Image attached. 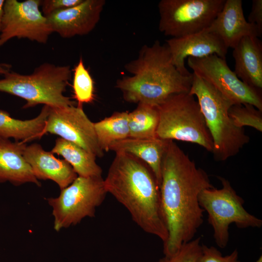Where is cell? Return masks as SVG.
Wrapping results in <instances>:
<instances>
[{
	"label": "cell",
	"instance_id": "cell-1",
	"mask_svg": "<svg viewBox=\"0 0 262 262\" xmlns=\"http://www.w3.org/2000/svg\"><path fill=\"white\" fill-rule=\"evenodd\" d=\"M214 186L207 173L173 140H169L162 160L160 186L161 208L168 231L163 243L165 256L174 254L193 239L203 222L204 211L198 196Z\"/></svg>",
	"mask_w": 262,
	"mask_h": 262
},
{
	"label": "cell",
	"instance_id": "cell-2",
	"mask_svg": "<svg viewBox=\"0 0 262 262\" xmlns=\"http://www.w3.org/2000/svg\"><path fill=\"white\" fill-rule=\"evenodd\" d=\"M104 184L107 193L126 208L142 230L165 242L168 231L162 211L160 186L145 163L131 154L116 152Z\"/></svg>",
	"mask_w": 262,
	"mask_h": 262
},
{
	"label": "cell",
	"instance_id": "cell-3",
	"mask_svg": "<svg viewBox=\"0 0 262 262\" xmlns=\"http://www.w3.org/2000/svg\"><path fill=\"white\" fill-rule=\"evenodd\" d=\"M124 68L131 75L118 79L115 87L130 103L158 106L173 95L189 93L191 88L193 74L182 75L173 64L167 45L158 40L144 45Z\"/></svg>",
	"mask_w": 262,
	"mask_h": 262
},
{
	"label": "cell",
	"instance_id": "cell-4",
	"mask_svg": "<svg viewBox=\"0 0 262 262\" xmlns=\"http://www.w3.org/2000/svg\"><path fill=\"white\" fill-rule=\"evenodd\" d=\"M189 93L196 98L211 135L214 158L224 161L238 154L249 143L243 128L236 127L230 118L233 103L207 81L192 73Z\"/></svg>",
	"mask_w": 262,
	"mask_h": 262
},
{
	"label": "cell",
	"instance_id": "cell-5",
	"mask_svg": "<svg viewBox=\"0 0 262 262\" xmlns=\"http://www.w3.org/2000/svg\"><path fill=\"white\" fill-rule=\"evenodd\" d=\"M71 77L69 66L45 63L30 74L11 71L4 74L0 79V92L25 100L24 108L40 104L51 108L73 106L75 102L64 94Z\"/></svg>",
	"mask_w": 262,
	"mask_h": 262
},
{
	"label": "cell",
	"instance_id": "cell-6",
	"mask_svg": "<svg viewBox=\"0 0 262 262\" xmlns=\"http://www.w3.org/2000/svg\"><path fill=\"white\" fill-rule=\"evenodd\" d=\"M157 107V137L196 144L212 152L213 141L194 96L189 93L174 94Z\"/></svg>",
	"mask_w": 262,
	"mask_h": 262
},
{
	"label": "cell",
	"instance_id": "cell-7",
	"mask_svg": "<svg viewBox=\"0 0 262 262\" xmlns=\"http://www.w3.org/2000/svg\"><path fill=\"white\" fill-rule=\"evenodd\" d=\"M222 188L203 190L198 196L200 207L208 213L216 245L224 248L229 240V226L234 223L239 229L260 228L262 220L247 212L243 206L244 199L237 195L230 182L218 177Z\"/></svg>",
	"mask_w": 262,
	"mask_h": 262
},
{
	"label": "cell",
	"instance_id": "cell-8",
	"mask_svg": "<svg viewBox=\"0 0 262 262\" xmlns=\"http://www.w3.org/2000/svg\"><path fill=\"white\" fill-rule=\"evenodd\" d=\"M107 193L102 176H78L61 190L59 196L46 199L52 209L54 229L59 231L77 225L85 217H94Z\"/></svg>",
	"mask_w": 262,
	"mask_h": 262
},
{
	"label": "cell",
	"instance_id": "cell-9",
	"mask_svg": "<svg viewBox=\"0 0 262 262\" xmlns=\"http://www.w3.org/2000/svg\"><path fill=\"white\" fill-rule=\"evenodd\" d=\"M226 0H161L158 4L159 30L171 38L195 34L207 29Z\"/></svg>",
	"mask_w": 262,
	"mask_h": 262
},
{
	"label": "cell",
	"instance_id": "cell-10",
	"mask_svg": "<svg viewBox=\"0 0 262 262\" xmlns=\"http://www.w3.org/2000/svg\"><path fill=\"white\" fill-rule=\"evenodd\" d=\"M187 65L234 104H250L262 111L261 91L242 81L228 66L225 59L216 54L201 58L189 57Z\"/></svg>",
	"mask_w": 262,
	"mask_h": 262
},
{
	"label": "cell",
	"instance_id": "cell-11",
	"mask_svg": "<svg viewBox=\"0 0 262 262\" xmlns=\"http://www.w3.org/2000/svg\"><path fill=\"white\" fill-rule=\"evenodd\" d=\"M40 0H5L0 47L15 37L43 44L47 42L53 32L40 10Z\"/></svg>",
	"mask_w": 262,
	"mask_h": 262
},
{
	"label": "cell",
	"instance_id": "cell-12",
	"mask_svg": "<svg viewBox=\"0 0 262 262\" xmlns=\"http://www.w3.org/2000/svg\"><path fill=\"white\" fill-rule=\"evenodd\" d=\"M45 132L59 135L96 157L104 155L98 141L94 123L87 116L82 106L50 107Z\"/></svg>",
	"mask_w": 262,
	"mask_h": 262
},
{
	"label": "cell",
	"instance_id": "cell-13",
	"mask_svg": "<svg viewBox=\"0 0 262 262\" xmlns=\"http://www.w3.org/2000/svg\"><path fill=\"white\" fill-rule=\"evenodd\" d=\"M105 4L104 0H82L74 7L47 16L53 33L64 38L88 34L98 22Z\"/></svg>",
	"mask_w": 262,
	"mask_h": 262
},
{
	"label": "cell",
	"instance_id": "cell-14",
	"mask_svg": "<svg viewBox=\"0 0 262 262\" xmlns=\"http://www.w3.org/2000/svg\"><path fill=\"white\" fill-rule=\"evenodd\" d=\"M165 44L174 65L182 75L187 76L192 73L185 66L186 58H201L216 54L226 59L228 49L217 35L206 30L179 38H170L166 40Z\"/></svg>",
	"mask_w": 262,
	"mask_h": 262
},
{
	"label": "cell",
	"instance_id": "cell-15",
	"mask_svg": "<svg viewBox=\"0 0 262 262\" xmlns=\"http://www.w3.org/2000/svg\"><path fill=\"white\" fill-rule=\"evenodd\" d=\"M205 30L217 35L228 49H233L245 36L259 37L262 34L245 18L242 0H226L221 10Z\"/></svg>",
	"mask_w": 262,
	"mask_h": 262
},
{
	"label": "cell",
	"instance_id": "cell-16",
	"mask_svg": "<svg viewBox=\"0 0 262 262\" xmlns=\"http://www.w3.org/2000/svg\"><path fill=\"white\" fill-rule=\"evenodd\" d=\"M23 156L37 180H50L62 190L69 185L78 176L65 160L56 158L51 152L44 150L38 144L26 146Z\"/></svg>",
	"mask_w": 262,
	"mask_h": 262
},
{
	"label": "cell",
	"instance_id": "cell-17",
	"mask_svg": "<svg viewBox=\"0 0 262 262\" xmlns=\"http://www.w3.org/2000/svg\"><path fill=\"white\" fill-rule=\"evenodd\" d=\"M24 142H12L0 138V182H9L15 185L31 182L41 185L23 153Z\"/></svg>",
	"mask_w": 262,
	"mask_h": 262
},
{
	"label": "cell",
	"instance_id": "cell-18",
	"mask_svg": "<svg viewBox=\"0 0 262 262\" xmlns=\"http://www.w3.org/2000/svg\"><path fill=\"white\" fill-rule=\"evenodd\" d=\"M234 72L244 82L262 89V43L258 37L245 36L233 49Z\"/></svg>",
	"mask_w": 262,
	"mask_h": 262
},
{
	"label": "cell",
	"instance_id": "cell-19",
	"mask_svg": "<svg viewBox=\"0 0 262 262\" xmlns=\"http://www.w3.org/2000/svg\"><path fill=\"white\" fill-rule=\"evenodd\" d=\"M169 140L158 137L133 138L128 137L117 141L110 150L131 154L145 163L151 170L160 186L161 166L164 155Z\"/></svg>",
	"mask_w": 262,
	"mask_h": 262
},
{
	"label": "cell",
	"instance_id": "cell-20",
	"mask_svg": "<svg viewBox=\"0 0 262 262\" xmlns=\"http://www.w3.org/2000/svg\"><path fill=\"white\" fill-rule=\"evenodd\" d=\"M49 110L50 107L45 105L37 116L26 120L14 118L6 111L0 110V138H13L24 142L40 138L45 134Z\"/></svg>",
	"mask_w": 262,
	"mask_h": 262
},
{
	"label": "cell",
	"instance_id": "cell-21",
	"mask_svg": "<svg viewBox=\"0 0 262 262\" xmlns=\"http://www.w3.org/2000/svg\"><path fill=\"white\" fill-rule=\"evenodd\" d=\"M51 152L62 156L78 176H101L102 169L96 162V157L72 142L59 138Z\"/></svg>",
	"mask_w": 262,
	"mask_h": 262
},
{
	"label": "cell",
	"instance_id": "cell-22",
	"mask_svg": "<svg viewBox=\"0 0 262 262\" xmlns=\"http://www.w3.org/2000/svg\"><path fill=\"white\" fill-rule=\"evenodd\" d=\"M128 112H115L110 116L94 123L99 147L104 152L115 143L129 137Z\"/></svg>",
	"mask_w": 262,
	"mask_h": 262
},
{
	"label": "cell",
	"instance_id": "cell-23",
	"mask_svg": "<svg viewBox=\"0 0 262 262\" xmlns=\"http://www.w3.org/2000/svg\"><path fill=\"white\" fill-rule=\"evenodd\" d=\"M159 123L158 107L139 103L136 108L128 114L129 137L152 138L157 137Z\"/></svg>",
	"mask_w": 262,
	"mask_h": 262
},
{
	"label": "cell",
	"instance_id": "cell-24",
	"mask_svg": "<svg viewBox=\"0 0 262 262\" xmlns=\"http://www.w3.org/2000/svg\"><path fill=\"white\" fill-rule=\"evenodd\" d=\"M73 89L78 106L92 102L94 99V82L82 57L73 70Z\"/></svg>",
	"mask_w": 262,
	"mask_h": 262
},
{
	"label": "cell",
	"instance_id": "cell-25",
	"mask_svg": "<svg viewBox=\"0 0 262 262\" xmlns=\"http://www.w3.org/2000/svg\"><path fill=\"white\" fill-rule=\"evenodd\" d=\"M262 112L250 104H234L229 108V114L236 127H251L262 132Z\"/></svg>",
	"mask_w": 262,
	"mask_h": 262
},
{
	"label": "cell",
	"instance_id": "cell-26",
	"mask_svg": "<svg viewBox=\"0 0 262 262\" xmlns=\"http://www.w3.org/2000/svg\"><path fill=\"white\" fill-rule=\"evenodd\" d=\"M201 238L183 244L180 248L171 256H165L157 262H196L202 251Z\"/></svg>",
	"mask_w": 262,
	"mask_h": 262
},
{
	"label": "cell",
	"instance_id": "cell-27",
	"mask_svg": "<svg viewBox=\"0 0 262 262\" xmlns=\"http://www.w3.org/2000/svg\"><path fill=\"white\" fill-rule=\"evenodd\" d=\"M196 262H240L238 251L236 249L230 254L223 256L216 247L202 245L200 255Z\"/></svg>",
	"mask_w": 262,
	"mask_h": 262
},
{
	"label": "cell",
	"instance_id": "cell-28",
	"mask_svg": "<svg viewBox=\"0 0 262 262\" xmlns=\"http://www.w3.org/2000/svg\"><path fill=\"white\" fill-rule=\"evenodd\" d=\"M82 0H41L43 15L47 17L52 13L74 7Z\"/></svg>",
	"mask_w": 262,
	"mask_h": 262
},
{
	"label": "cell",
	"instance_id": "cell-29",
	"mask_svg": "<svg viewBox=\"0 0 262 262\" xmlns=\"http://www.w3.org/2000/svg\"><path fill=\"white\" fill-rule=\"evenodd\" d=\"M247 21L255 25L262 33V0H253Z\"/></svg>",
	"mask_w": 262,
	"mask_h": 262
},
{
	"label": "cell",
	"instance_id": "cell-30",
	"mask_svg": "<svg viewBox=\"0 0 262 262\" xmlns=\"http://www.w3.org/2000/svg\"><path fill=\"white\" fill-rule=\"evenodd\" d=\"M12 66L9 64L1 63L0 64V75L6 74L10 72Z\"/></svg>",
	"mask_w": 262,
	"mask_h": 262
},
{
	"label": "cell",
	"instance_id": "cell-31",
	"mask_svg": "<svg viewBox=\"0 0 262 262\" xmlns=\"http://www.w3.org/2000/svg\"><path fill=\"white\" fill-rule=\"evenodd\" d=\"M4 2V0H0V32L2 28V20L4 14L3 7Z\"/></svg>",
	"mask_w": 262,
	"mask_h": 262
},
{
	"label": "cell",
	"instance_id": "cell-32",
	"mask_svg": "<svg viewBox=\"0 0 262 262\" xmlns=\"http://www.w3.org/2000/svg\"><path fill=\"white\" fill-rule=\"evenodd\" d=\"M262 257L261 256L255 262H262Z\"/></svg>",
	"mask_w": 262,
	"mask_h": 262
}]
</instances>
